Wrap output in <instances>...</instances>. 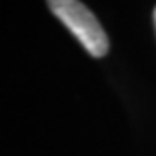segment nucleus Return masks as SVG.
<instances>
[{"label":"nucleus","instance_id":"f03ea898","mask_svg":"<svg viewBox=\"0 0 156 156\" xmlns=\"http://www.w3.org/2000/svg\"><path fill=\"white\" fill-rule=\"evenodd\" d=\"M154 24H156V9H154Z\"/></svg>","mask_w":156,"mask_h":156},{"label":"nucleus","instance_id":"f257e3e1","mask_svg":"<svg viewBox=\"0 0 156 156\" xmlns=\"http://www.w3.org/2000/svg\"><path fill=\"white\" fill-rule=\"evenodd\" d=\"M50 11L54 12L62 24L78 38L92 57H102L109 50V40L95 16L76 0H52L49 2Z\"/></svg>","mask_w":156,"mask_h":156}]
</instances>
